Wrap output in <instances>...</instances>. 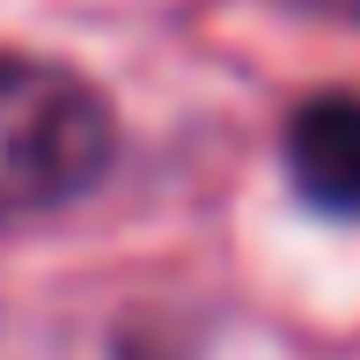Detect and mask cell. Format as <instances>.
I'll use <instances>...</instances> for the list:
<instances>
[{
	"mask_svg": "<svg viewBox=\"0 0 360 360\" xmlns=\"http://www.w3.org/2000/svg\"><path fill=\"white\" fill-rule=\"evenodd\" d=\"M118 155L110 103L59 59L0 52V228L59 214Z\"/></svg>",
	"mask_w": 360,
	"mask_h": 360,
	"instance_id": "cell-1",
	"label": "cell"
},
{
	"mask_svg": "<svg viewBox=\"0 0 360 360\" xmlns=\"http://www.w3.org/2000/svg\"><path fill=\"white\" fill-rule=\"evenodd\" d=\"M287 176L316 214L360 221V89H316L294 103Z\"/></svg>",
	"mask_w": 360,
	"mask_h": 360,
	"instance_id": "cell-2",
	"label": "cell"
},
{
	"mask_svg": "<svg viewBox=\"0 0 360 360\" xmlns=\"http://www.w3.org/2000/svg\"><path fill=\"white\" fill-rule=\"evenodd\" d=\"M302 8H316V15H338V22H353V30H360V0H302Z\"/></svg>",
	"mask_w": 360,
	"mask_h": 360,
	"instance_id": "cell-3",
	"label": "cell"
}]
</instances>
